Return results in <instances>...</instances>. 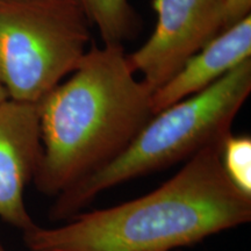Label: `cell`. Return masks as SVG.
Returning <instances> with one entry per match:
<instances>
[{
	"label": "cell",
	"mask_w": 251,
	"mask_h": 251,
	"mask_svg": "<svg viewBox=\"0 0 251 251\" xmlns=\"http://www.w3.org/2000/svg\"><path fill=\"white\" fill-rule=\"evenodd\" d=\"M89 20L70 0H0V84L37 103L87 52Z\"/></svg>",
	"instance_id": "cell-4"
},
{
	"label": "cell",
	"mask_w": 251,
	"mask_h": 251,
	"mask_svg": "<svg viewBox=\"0 0 251 251\" xmlns=\"http://www.w3.org/2000/svg\"><path fill=\"white\" fill-rule=\"evenodd\" d=\"M151 97L121 45L91 47L70 77L37 102L36 187L58 196L112 162L152 118Z\"/></svg>",
	"instance_id": "cell-2"
},
{
	"label": "cell",
	"mask_w": 251,
	"mask_h": 251,
	"mask_svg": "<svg viewBox=\"0 0 251 251\" xmlns=\"http://www.w3.org/2000/svg\"><path fill=\"white\" fill-rule=\"evenodd\" d=\"M98 28L103 45H121L134 34L137 18L129 0H70Z\"/></svg>",
	"instance_id": "cell-8"
},
{
	"label": "cell",
	"mask_w": 251,
	"mask_h": 251,
	"mask_svg": "<svg viewBox=\"0 0 251 251\" xmlns=\"http://www.w3.org/2000/svg\"><path fill=\"white\" fill-rule=\"evenodd\" d=\"M0 251H5V249H4V248H2V246H1V242H0Z\"/></svg>",
	"instance_id": "cell-12"
},
{
	"label": "cell",
	"mask_w": 251,
	"mask_h": 251,
	"mask_svg": "<svg viewBox=\"0 0 251 251\" xmlns=\"http://www.w3.org/2000/svg\"><path fill=\"white\" fill-rule=\"evenodd\" d=\"M221 161L227 177L251 197V139L228 134L222 143Z\"/></svg>",
	"instance_id": "cell-9"
},
{
	"label": "cell",
	"mask_w": 251,
	"mask_h": 251,
	"mask_svg": "<svg viewBox=\"0 0 251 251\" xmlns=\"http://www.w3.org/2000/svg\"><path fill=\"white\" fill-rule=\"evenodd\" d=\"M7 99H9L8 94H7V92H6V90L4 89V86L0 84V103L4 102L5 100H7Z\"/></svg>",
	"instance_id": "cell-11"
},
{
	"label": "cell",
	"mask_w": 251,
	"mask_h": 251,
	"mask_svg": "<svg viewBox=\"0 0 251 251\" xmlns=\"http://www.w3.org/2000/svg\"><path fill=\"white\" fill-rule=\"evenodd\" d=\"M251 58V15L218 34L152 92V113L205 90Z\"/></svg>",
	"instance_id": "cell-7"
},
{
	"label": "cell",
	"mask_w": 251,
	"mask_h": 251,
	"mask_svg": "<svg viewBox=\"0 0 251 251\" xmlns=\"http://www.w3.org/2000/svg\"><path fill=\"white\" fill-rule=\"evenodd\" d=\"M251 92V58L214 84L156 113L118 157L58 194L50 219H71L113 186L191 158L230 134Z\"/></svg>",
	"instance_id": "cell-3"
},
{
	"label": "cell",
	"mask_w": 251,
	"mask_h": 251,
	"mask_svg": "<svg viewBox=\"0 0 251 251\" xmlns=\"http://www.w3.org/2000/svg\"><path fill=\"white\" fill-rule=\"evenodd\" d=\"M251 0H222L225 29L250 17Z\"/></svg>",
	"instance_id": "cell-10"
},
{
	"label": "cell",
	"mask_w": 251,
	"mask_h": 251,
	"mask_svg": "<svg viewBox=\"0 0 251 251\" xmlns=\"http://www.w3.org/2000/svg\"><path fill=\"white\" fill-rule=\"evenodd\" d=\"M42 156L37 103H0V218L23 231L35 226L24 201Z\"/></svg>",
	"instance_id": "cell-6"
},
{
	"label": "cell",
	"mask_w": 251,
	"mask_h": 251,
	"mask_svg": "<svg viewBox=\"0 0 251 251\" xmlns=\"http://www.w3.org/2000/svg\"><path fill=\"white\" fill-rule=\"evenodd\" d=\"M152 7L157 13L155 29L128 57L153 92L224 31L225 25L222 0H152Z\"/></svg>",
	"instance_id": "cell-5"
},
{
	"label": "cell",
	"mask_w": 251,
	"mask_h": 251,
	"mask_svg": "<svg viewBox=\"0 0 251 251\" xmlns=\"http://www.w3.org/2000/svg\"><path fill=\"white\" fill-rule=\"evenodd\" d=\"M224 140L198 151L152 192L76 214L58 228L35 225L24 231L25 243L30 251H171L247 224L251 197L226 175Z\"/></svg>",
	"instance_id": "cell-1"
}]
</instances>
